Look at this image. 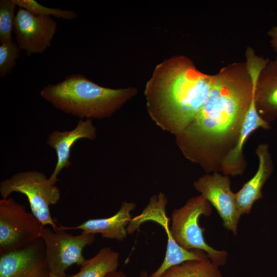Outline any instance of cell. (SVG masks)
<instances>
[{
    "label": "cell",
    "instance_id": "6da1fadb",
    "mask_svg": "<svg viewBox=\"0 0 277 277\" xmlns=\"http://www.w3.org/2000/svg\"><path fill=\"white\" fill-rule=\"evenodd\" d=\"M213 75L206 102L191 124L175 136L184 156L207 173L220 171L223 159L236 143L254 89L245 62L229 64Z\"/></svg>",
    "mask_w": 277,
    "mask_h": 277
},
{
    "label": "cell",
    "instance_id": "7a4b0ae2",
    "mask_svg": "<svg viewBox=\"0 0 277 277\" xmlns=\"http://www.w3.org/2000/svg\"><path fill=\"white\" fill-rule=\"evenodd\" d=\"M213 78L197 69L186 56L163 61L155 67L144 91L150 118L163 130L180 134L206 102Z\"/></svg>",
    "mask_w": 277,
    "mask_h": 277
},
{
    "label": "cell",
    "instance_id": "3957f363",
    "mask_svg": "<svg viewBox=\"0 0 277 277\" xmlns=\"http://www.w3.org/2000/svg\"><path fill=\"white\" fill-rule=\"evenodd\" d=\"M137 93L133 87L113 89L100 86L81 74L66 76L40 92L54 107L81 118L109 117Z\"/></svg>",
    "mask_w": 277,
    "mask_h": 277
},
{
    "label": "cell",
    "instance_id": "277c9868",
    "mask_svg": "<svg viewBox=\"0 0 277 277\" xmlns=\"http://www.w3.org/2000/svg\"><path fill=\"white\" fill-rule=\"evenodd\" d=\"M211 212V205L202 195L191 197L184 206L173 210L170 228L173 239L181 247L187 250L204 251L212 262L220 267L226 264L228 253L214 249L206 242L205 230L199 223L201 215L208 217Z\"/></svg>",
    "mask_w": 277,
    "mask_h": 277
},
{
    "label": "cell",
    "instance_id": "5b68a950",
    "mask_svg": "<svg viewBox=\"0 0 277 277\" xmlns=\"http://www.w3.org/2000/svg\"><path fill=\"white\" fill-rule=\"evenodd\" d=\"M12 192L25 195L31 212L43 226L50 225L54 230L58 227L50 214V207L60 200L61 192L55 184L41 172L30 170L18 172L0 183V194L2 199H7Z\"/></svg>",
    "mask_w": 277,
    "mask_h": 277
},
{
    "label": "cell",
    "instance_id": "8992f818",
    "mask_svg": "<svg viewBox=\"0 0 277 277\" xmlns=\"http://www.w3.org/2000/svg\"><path fill=\"white\" fill-rule=\"evenodd\" d=\"M168 203L167 196L160 192L151 197L143 211L132 218L127 229L128 234H132L144 222L152 221L160 224L166 232L167 244L164 259L159 267L149 277H160L170 267L189 261H202L209 259L204 251L200 249L187 250L173 239L169 226L170 219L166 213Z\"/></svg>",
    "mask_w": 277,
    "mask_h": 277
},
{
    "label": "cell",
    "instance_id": "52a82bcc",
    "mask_svg": "<svg viewBox=\"0 0 277 277\" xmlns=\"http://www.w3.org/2000/svg\"><path fill=\"white\" fill-rule=\"evenodd\" d=\"M43 225L12 197L0 200V254L26 247L41 238Z\"/></svg>",
    "mask_w": 277,
    "mask_h": 277
},
{
    "label": "cell",
    "instance_id": "ba28073f",
    "mask_svg": "<svg viewBox=\"0 0 277 277\" xmlns=\"http://www.w3.org/2000/svg\"><path fill=\"white\" fill-rule=\"evenodd\" d=\"M41 238L45 246L46 260L51 273L67 275L65 271L71 265L81 266L86 260L83 250L95 240V234L84 232L73 235L58 227L54 230L43 226Z\"/></svg>",
    "mask_w": 277,
    "mask_h": 277
},
{
    "label": "cell",
    "instance_id": "9c48e42d",
    "mask_svg": "<svg viewBox=\"0 0 277 277\" xmlns=\"http://www.w3.org/2000/svg\"><path fill=\"white\" fill-rule=\"evenodd\" d=\"M57 24L51 16H38L19 8L15 15L13 32L20 50L28 56L42 53L51 45Z\"/></svg>",
    "mask_w": 277,
    "mask_h": 277
},
{
    "label": "cell",
    "instance_id": "30bf717a",
    "mask_svg": "<svg viewBox=\"0 0 277 277\" xmlns=\"http://www.w3.org/2000/svg\"><path fill=\"white\" fill-rule=\"evenodd\" d=\"M230 184L229 176L216 172L204 175L193 183L195 189L216 210L224 227L236 235L241 215Z\"/></svg>",
    "mask_w": 277,
    "mask_h": 277
},
{
    "label": "cell",
    "instance_id": "8fae6325",
    "mask_svg": "<svg viewBox=\"0 0 277 277\" xmlns=\"http://www.w3.org/2000/svg\"><path fill=\"white\" fill-rule=\"evenodd\" d=\"M267 61L256 55L246 60L247 69L254 80V96L256 109L266 122L277 118V60Z\"/></svg>",
    "mask_w": 277,
    "mask_h": 277
},
{
    "label": "cell",
    "instance_id": "7c38bea8",
    "mask_svg": "<svg viewBox=\"0 0 277 277\" xmlns=\"http://www.w3.org/2000/svg\"><path fill=\"white\" fill-rule=\"evenodd\" d=\"M42 239L23 248L0 254V277H50Z\"/></svg>",
    "mask_w": 277,
    "mask_h": 277
},
{
    "label": "cell",
    "instance_id": "4fadbf2b",
    "mask_svg": "<svg viewBox=\"0 0 277 277\" xmlns=\"http://www.w3.org/2000/svg\"><path fill=\"white\" fill-rule=\"evenodd\" d=\"M96 128L92 120H80L76 126L70 131L53 130L48 136L47 144L54 149L57 155V162L50 176V182L56 184L57 175L65 168L71 164L70 161L71 151L74 144L79 140L87 138L93 140L96 137Z\"/></svg>",
    "mask_w": 277,
    "mask_h": 277
},
{
    "label": "cell",
    "instance_id": "5bb4252c",
    "mask_svg": "<svg viewBox=\"0 0 277 277\" xmlns=\"http://www.w3.org/2000/svg\"><path fill=\"white\" fill-rule=\"evenodd\" d=\"M260 128L269 129L270 125L258 113L253 89L252 98L245 115L236 142L222 162L220 171L223 174L234 176L243 174L246 168V161L243 154L244 144L250 135Z\"/></svg>",
    "mask_w": 277,
    "mask_h": 277
},
{
    "label": "cell",
    "instance_id": "9a60e30c",
    "mask_svg": "<svg viewBox=\"0 0 277 277\" xmlns=\"http://www.w3.org/2000/svg\"><path fill=\"white\" fill-rule=\"evenodd\" d=\"M259 160L258 170L241 189L234 193L235 200L241 215L249 214L254 203L263 196V187L273 171V163L268 145H259L255 150Z\"/></svg>",
    "mask_w": 277,
    "mask_h": 277
},
{
    "label": "cell",
    "instance_id": "2e32d148",
    "mask_svg": "<svg viewBox=\"0 0 277 277\" xmlns=\"http://www.w3.org/2000/svg\"><path fill=\"white\" fill-rule=\"evenodd\" d=\"M135 207V203L125 201L118 211L111 216L90 219L74 227H60L64 230L80 229L82 232L88 234L100 233L103 238L123 241L127 236V228L132 218L131 212Z\"/></svg>",
    "mask_w": 277,
    "mask_h": 277
},
{
    "label": "cell",
    "instance_id": "e0dca14e",
    "mask_svg": "<svg viewBox=\"0 0 277 277\" xmlns=\"http://www.w3.org/2000/svg\"><path fill=\"white\" fill-rule=\"evenodd\" d=\"M119 254L110 247H104L92 258L85 260L76 273L68 277H106L117 270Z\"/></svg>",
    "mask_w": 277,
    "mask_h": 277
},
{
    "label": "cell",
    "instance_id": "ac0fdd59",
    "mask_svg": "<svg viewBox=\"0 0 277 277\" xmlns=\"http://www.w3.org/2000/svg\"><path fill=\"white\" fill-rule=\"evenodd\" d=\"M160 277H223L219 267L210 259L189 261L172 266Z\"/></svg>",
    "mask_w": 277,
    "mask_h": 277
},
{
    "label": "cell",
    "instance_id": "d6986e66",
    "mask_svg": "<svg viewBox=\"0 0 277 277\" xmlns=\"http://www.w3.org/2000/svg\"><path fill=\"white\" fill-rule=\"evenodd\" d=\"M16 6L25 9L38 16H47L62 18L66 20L76 19L77 14L68 10L49 8L38 3L34 0H13Z\"/></svg>",
    "mask_w": 277,
    "mask_h": 277
},
{
    "label": "cell",
    "instance_id": "ffe728a7",
    "mask_svg": "<svg viewBox=\"0 0 277 277\" xmlns=\"http://www.w3.org/2000/svg\"><path fill=\"white\" fill-rule=\"evenodd\" d=\"M16 7L13 0L0 1L1 44L10 43L13 40L12 33L13 32Z\"/></svg>",
    "mask_w": 277,
    "mask_h": 277
},
{
    "label": "cell",
    "instance_id": "44dd1931",
    "mask_svg": "<svg viewBox=\"0 0 277 277\" xmlns=\"http://www.w3.org/2000/svg\"><path fill=\"white\" fill-rule=\"evenodd\" d=\"M21 50L17 43L12 41L0 45V77H4L11 73L20 55Z\"/></svg>",
    "mask_w": 277,
    "mask_h": 277
},
{
    "label": "cell",
    "instance_id": "7402d4cb",
    "mask_svg": "<svg viewBox=\"0 0 277 277\" xmlns=\"http://www.w3.org/2000/svg\"><path fill=\"white\" fill-rule=\"evenodd\" d=\"M271 48L277 54V26H273L267 32ZM277 60V56L275 58Z\"/></svg>",
    "mask_w": 277,
    "mask_h": 277
},
{
    "label": "cell",
    "instance_id": "603a6c76",
    "mask_svg": "<svg viewBox=\"0 0 277 277\" xmlns=\"http://www.w3.org/2000/svg\"><path fill=\"white\" fill-rule=\"evenodd\" d=\"M106 277H128L127 275L122 271L116 270L108 274Z\"/></svg>",
    "mask_w": 277,
    "mask_h": 277
},
{
    "label": "cell",
    "instance_id": "cb8c5ba5",
    "mask_svg": "<svg viewBox=\"0 0 277 277\" xmlns=\"http://www.w3.org/2000/svg\"><path fill=\"white\" fill-rule=\"evenodd\" d=\"M137 277H149V274L147 271L142 270L140 273Z\"/></svg>",
    "mask_w": 277,
    "mask_h": 277
},
{
    "label": "cell",
    "instance_id": "d4e9b609",
    "mask_svg": "<svg viewBox=\"0 0 277 277\" xmlns=\"http://www.w3.org/2000/svg\"><path fill=\"white\" fill-rule=\"evenodd\" d=\"M50 277H67V275H61L51 273Z\"/></svg>",
    "mask_w": 277,
    "mask_h": 277
}]
</instances>
